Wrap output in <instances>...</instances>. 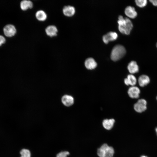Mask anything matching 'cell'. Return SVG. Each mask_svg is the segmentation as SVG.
I'll list each match as a JSON object with an SVG mask.
<instances>
[{
  "mask_svg": "<svg viewBox=\"0 0 157 157\" xmlns=\"http://www.w3.org/2000/svg\"><path fill=\"white\" fill-rule=\"evenodd\" d=\"M118 37L117 33L115 32L110 31L103 35V40L105 44H107L110 41L116 40Z\"/></svg>",
  "mask_w": 157,
  "mask_h": 157,
  "instance_id": "8992f818",
  "label": "cell"
},
{
  "mask_svg": "<svg viewBox=\"0 0 157 157\" xmlns=\"http://www.w3.org/2000/svg\"><path fill=\"white\" fill-rule=\"evenodd\" d=\"M4 35L8 37H12L14 36L16 33V30L13 25L8 24L6 25L3 29Z\"/></svg>",
  "mask_w": 157,
  "mask_h": 157,
  "instance_id": "5b68a950",
  "label": "cell"
},
{
  "mask_svg": "<svg viewBox=\"0 0 157 157\" xmlns=\"http://www.w3.org/2000/svg\"><path fill=\"white\" fill-rule=\"evenodd\" d=\"M156 99H157V97H156Z\"/></svg>",
  "mask_w": 157,
  "mask_h": 157,
  "instance_id": "4316f807",
  "label": "cell"
},
{
  "mask_svg": "<svg viewBox=\"0 0 157 157\" xmlns=\"http://www.w3.org/2000/svg\"><path fill=\"white\" fill-rule=\"evenodd\" d=\"M149 1L155 6H157V0H150Z\"/></svg>",
  "mask_w": 157,
  "mask_h": 157,
  "instance_id": "603a6c76",
  "label": "cell"
},
{
  "mask_svg": "<svg viewBox=\"0 0 157 157\" xmlns=\"http://www.w3.org/2000/svg\"><path fill=\"white\" fill-rule=\"evenodd\" d=\"M58 29L54 25H50L45 29V32L47 35L52 37L57 35Z\"/></svg>",
  "mask_w": 157,
  "mask_h": 157,
  "instance_id": "30bf717a",
  "label": "cell"
},
{
  "mask_svg": "<svg viewBox=\"0 0 157 157\" xmlns=\"http://www.w3.org/2000/svg\"><path fill=\"white\" fill-rule=\"evenodd\" d=\"M115 122V120L113 119H104L102 122L104 127L106 130H110L113 127Z\"/></svg>",
  "mask_w": 157,
  "mask_h": 157,
  "instance_id": "2e32d148",
  "label": "cell"
},
{
  "mask_svg": "<svg viewBox=\"0 0 157 157\" xmlns=\"http://www.w3.org/2000/svg\"><path fill=\"white\" fill-rule=\"evenodd\" d=\"M6 39L2 35H0V46L5 43Z\"/></svg>",
  "mask_w": 157,
  "mask_h": 157,
  "instance_id": "7402d4cb",
  "label": "cell"
},
{
  "mask_svg": "<svg viewBox=\"0 0 157 157\" xmlns=\"http://www.w3.org/2000/svg\"><path fill=\"white\" fill-rule=\"evenodd\" d=\"M85 65L86 67L89 69H94L97 66V63L92 58H87L85 62Z\"/></svg>",
  "mask_w": 157,
  "mask_h": 157,
  "instance_id": "4fadbf2b",
  "label": "cell"
},
{
  "mask_svg": "<svg viewBox=\"0 0 157 157\" xmlns=\"http://www.w3.org/2000/svg\"><path fill=\"white\" fill-rule=\"evenodd\" d=\"M97 153L99 157H113L114 153V150L112 147L105 143L97 149Z\"/></svg>",
  "mask_w": 157,
  "mask_h": 157,
  "instance_id": "3957f363",
  "label": "cell"
},
{
  "mask_svg": "<svg viewBox=\"0 0 157 157\" xmlns=\"http://www.w3.org/2000/svg\"><path fill=\"white\" fill-rule=\"evenodd\" d=\"M37 19L40 21H45L47 18V16L46 13L42 10H39L37 11L35 14Z\"/></svg>",
  "mask_w": 157,
  "mask_h": 157,
  "instance_id": "ac0fdd59",
  "label": "cell"
},
{
  "mask_svg": "<svg viewBox=\"0 0 157 157\" xmlns=\"http://www.w3.org/2000/svg\"><path fill=\"white\" fill-rule=\"evenodd\" d=\"M74 99L71 95H65L63 96L61 99L63 104L66 106H70L72 105L74 103Z\"/></svg>",
  "mask_w": 157,
  "mask_h": 157,
  "instance_id": "ba28073f",
  "label": "cell"
},
{
  "mask_svg": "<svg viewBox=\"0 0 157 157\" xmlns=\"http://www.w3.org/2000/svg\"><path fill=\"white\" fill-rule=\"evenodd\" d=\"M20 157H31V153L30 151L27 149H23L20 151Z\"/></svg>",
  "mask_w": 157,
  "mask_h": 157,
  "instance_id": "d6986e66",
  "label": "cell"
},
{
  "mask_svg": "<svg viewBox=\"0 0 157 157\" xmlns=\"http://www.w3.org/2000/svg\"><path fill=\"white\" fill-rule=\"evenodd\" d=\"M69 154V153L68 151H62L58 154L56 157H67Z\"/></svg>",
  "mask_w": 157,
  "mask_h": 157,
  "instance_id": "44dd1931",
  "label": "cell"
},
{
  "mask_svg": "<svg viewBox=\"0 0 157 157\" xmlns=\"http://www.w3.org/2000/svg\"><path fill=\"white\" fill-rule=\"evenodd\" d=\"M140 90L137 87L132 86L130 87L128 91L129 96L131 98H138L139 97Z\"/></svg>",
  "mask_w": 157,
  "mask_h": 157,
  "instance_id": "52a82bcc",
  "label": "cell"
},
{
  "mask_svg": "<svg viewBox=\"0 0 157 157\" xmlns=\"http://www.w3.org/2000/svg\"><path fill=\"white\" fill-rule=\"evenodd\" d=\"M147 102L144 99H140L134 105V108L137 112L141 113L147 109Z\"/></svg>",
  "mask_w": 157,
  "mask_h": 157,
  "instance_id": "277c9868",
  "label": "cell"
},
{
  "mask_svg": "<svg viewBox=\"0 0 157 157\" xmlns=\"http://www.w3.org/2000/svg\"><path fill=\"white\" fill-rule=\"evenodd\" d=\"M124 82L126 85H131L133 86L136 83V78L133 75L129 74L128 75L127 77L124 79Z\"/></svg>",
  "mask_w": 157,
  "mask_h": 157,
  "instance_id": "9a60e30c",
  "label": "cell"
},
{
  "mask_svg": "<svg viewBox=\"0 0 157 157\" xmlns=\"http://www.w3.org/2000/svg\"><path fill=\"white\" fill-rule=\"evenodd\" d=\"M156 47H157V43H156Z\"/></svg>",
  "mask_w": 157,
  "mask_h": 157,
  "instance_id": "484cf974",
  "label": "cell"
},
{
  "mask_svg": "<svg viewBox=\"0 0 157 157\" xmlns=\"http://www.w3.org/2000/svg\"><path fill=\"white\" fill-rule=\"evenodd\" d=\"M63 12L64 15L65 16L71 17L74 14L75 10V8L73 6H65L63 7Z\"/></svg>",
  "mask_w": 157,
  "mask_h": 157,
  "instance_id": "8fae6325",
  "label": "cell"
},
{
  "mask_svg": "<svg viewBox=\"0 0 157 157\" xmlns=\"http://www.w3.org/2000/svg\"><path fill=\"white\" fill-rule=\"evenodd\" d=\"M124 12L126 15L131 18H135L137 15L134 7L130 6H127L125 8Z\"/></svg>",
  "mask_w": 157,
  "mask_h": 157,
  "instance_id": "9c48e42d",
  "label": "cell"
},
{
  "mask_svg": "<svg viewBox=\"0 0 157 157\" xmlns=\"http://www.w3.org/2000/svg\"><path fill=\"white\" fill-rule=\"evenodd\" d=\"M140 157H148L147 156H145V155H142Z\"/></svg>",
  "mask_w": 157,
  "mask_h": 157,
  "instance_id": "d4e9b609",
  "label": "cell"
},
{
  "mask_svg": "<svg viewBox=\"0 0 157 157\" xmlns=\"http://www.w3.org/2000/svg\"><path fill=\"white\" fill-rule=\"evenodd\" d=\"M126 53V49L123 46L120 44L116 45L112 49L111 58L114 61H117L123 57Z\"/></svg>",
  "mask_w": 157,
  "mask_h": 157,
  "instance_id": "7a4b0ae2",
  "label": "cell"
},
{
  "mask_svg": "<svg viewBox=\"0 0 157 157\" xmlns=\"http://www.w3.org/2000/svg\"><path fill=\"white\" fill-rule=\"evenodd\" d=\"M136 5L138 7L141 8L145 7L147 4V1L146 0H136L135 1Z\"/></svg>",
  "mask_w": 157,
  "mask_h": 157,
  "instance_id": "ffe728a7",
  "label": "cell"
},
{
  "mask_svg": "<svg viewBox=\"0 0 157 157\" xmlns=\"http://www.w3.org/2000/svg\"><path fill=\"white\" fill-rule=\"evenodd\" d=\"M155 131L156 133V135L157 136V127H156L155 129Z\"/></svg>",
  "mask_w": 157,
  "mask_h": 157,
  "instance_id": "cb8c5ba5",
  "label": "cell"
},
{
  "mask_svg": "<svg viewBox=\"0 0 157 157\" xmlns=\"http://www.w3.org/2000/svg\"><path fill=\"white\" fill-rule=\"evenodd\" d=\"M150 81L149 77L145 75H142L140 76L138 79V82L140 86L144 87L147 85Z\"/></svg>",
  "mask_w": 157,
  "mask_h": 157,
  "instance_id": "5bb4252c",
  "label": "cell"
},
{
  "mask_svg": "<svg viewBox=\"0 0 157 157\" xmlns=\"http://www.w3.org/2000/svg\"><path fill=\"white\" fill-rule=\"evenodd\" d=\"M127 69L131 74H135L139 71V67L137 63L134 61H132L128 64Z\"/></svg>",
  "mask_w": 157,
  "mask_h": 157,
  "instance_id": "7c38bea8",
  "label": "cell"
},
{
  "mask_svg": "<svg viewBox=\"0 0 157 157\" xmlns=\"http://www.w3.org/2000/svg\"><path fill=\"white\" fill-rule=\"evenodd\" d=\"M117 22L118 29L121 33L126 35L130 34L133 25L129 19L126 17L124 18L122 16L120 15L118 17Z\"/></svg>",
  "mask_w": 157,
  "mask_h": 157,
  "instance_id": "6da1fadb",
  "label": "cell"
},
{
  "mask_svg": "<svg viewBox=\"0 0 157 157\" xmlns=\"http://www.w3.org/2000/svg\"><path fill=\"white\" fill-rule=\"evenodd\" d=\"M20 6L21 9L24 11L28 8H32L33 7V4L31 1L24 0L21 2Z\"/></svg>",
  "mask_w": 157,
  "mask_h": 157,
  "instance_id": "e0dca14e",
  "label": "cell"
}]
</instances>
